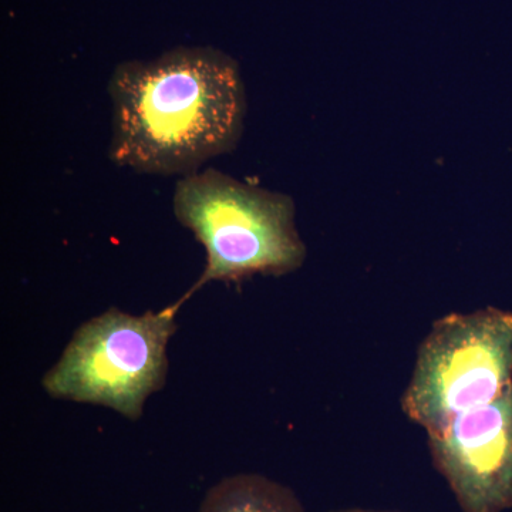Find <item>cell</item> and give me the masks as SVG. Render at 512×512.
Returning <instances> with one entry per match:
<instances>
[{
	"label": "cell",
	"instance_id": "cell-2",
	"mask_svg": "<svg viewBox=\"0 0 512 512\" xmlns=\"http://www.w3.org/2000/svg\"><path fill=\"white\" fill-rule=\"evenodd\" d=\"M175 220L204 247L207 264L185 301L210 282L284 275L301 268L306 248L295 227V205L278 192L244 184L215 168L178 178Z\"/></svg>",
	"mask_w": 512,
	"mask_h": 512
},
{
	"label": "cell",
	"instance_id": "cell-6",
	"mask_svg": "<svg viewBox=\"0 0 512 512\" xmlns=\"http://www.w3.org/2000/svg\"><path fill=\"white\" fill-rule=\"evenodd\" d=\"M200 512H305L285 485L259 474H237L214 485Z\"/></svg>",
	"mask_w": 512,
	"mask_h": 512
},
{
	"label": "cell",
	"instance_id": "cell-3",
	"mask_svg": "<svg viewBox=\"0 0 512 512\" xmlns=\"http://www.w3.org/2000/svg\"><path fill=\"white\" fill-rule=\"evenodd\" d=\"M184 296L160 311L130 315L117 308L74 332L42 386L52 399L96 404L131 421L141 419L151 394L167 382L170 339Z\"/></svg>",
	"mask_w": 512,
	"mask_h": 512
},
{
	"label": "cell",
	"instance_id": "cell-4",
	"mask_svg": "<svg viewBox=\"0 0 512 512\" xmlns=\"http://www.w3.org/2000/svg\"><path fill=\"white\" fill-rule=\"evenodd\" d=\"M511 384L512 313H454L436 320L421 343L402 409L431 436Z\"/></svg>",
	"mask_w": 512,
	"mask_h": 512
},
{
	"label": "cell",
	"instance_id": "cell-5",
	"mask_svg": "<svg viewBox=\"0 0 512 512\" xmlns=\"http://www.w3.org/2000/svg\"><path fill=\"white\" fill-rule=\"evenodd\" d=\"M441 476L464 512L512 508V384L494 402L429 436Z\"/></svg>",
	"mask_w": 512,
	"mask_h": 512
},
{
	"label": "cell",
	"instance_id": "cell-1",
	"mask_svg": "<svg viewBox=\"0 0 512 512\" xmlns=\"http://www.w3.org/2000/svg\"><path fill=\"white\" fill-rule=\"evenodd\" d=\"M109 158L140 174L190 175L237 147L245 89L238 63L212 47L124 62L109 79Z\"/></svg>",
	"mask_w": 512,
	"mask_h": 512
},
{
	"label": "cell",
	"instance_id": "cell-7",
	"mask_svg": "<svg viewBox=\"0 0 512 512\" xmlns=\"http://www.w3.org/2000/svg\"><path fill=\"white\" fill-rule=\"evenodd\" d=\"M333 512H379V511H366V510H340V511H333Z\"/></svg>",
	"mask_w": 512,
	"mask_h": 512
}]
</instances>
